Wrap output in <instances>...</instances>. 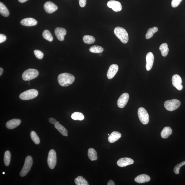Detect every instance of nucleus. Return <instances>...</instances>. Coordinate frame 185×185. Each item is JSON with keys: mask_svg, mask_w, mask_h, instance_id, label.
I'll return each instance as SVG.
<instances>
[{"mask_svg": "<svg viewBox=\"0 0 185 185\" xmlns=\"http://www.w3.org/2000/svg\"><path fill=\"white\" fill-rule=\"evenodd\" d=\"M75 80V77L71 74L65 73L60 74L58 77V81L61 86H68L73 84Z\"/></svg>", "mask_w": 185, "mask_h": 185, "instance_id": "f257e3e1", "label": "nucleus"}, {"mask_svg": "<svg viewBox=\"0 0 185 185\" xmlns=\"http://www.w3.org/2000/svg\"><path fill=\"white\" fill-rule=\"evenodd\" d=\"M3 174H5V172H3Z\"/></svg>", "mask_w": 185, "mask_h": 185, "instance_id": "37998d69", "label": "nucleus"}, {"mask_svg": "<svg viewBox=\"0 0 185 185\" xmlns=\"http://www.w3.org/2000/svg\"><path fill=\"white\" fill-rule=\"evenodd\" d=\"M158 31V28L157 27L149 28L147 30V33L146 34V38L149 39L151 38L153 36L154 34L157 32Z\"/></svg>", "mask_w": 185, "mask_h": 185, "instance_id": "a878e982", "label": "nucleus"}, {"mask_svg": "<svg viewBox=\"0 0 185 185\" xmlns=\"http://www.w3.org/2000/svg\"><path fill=\"white\" fill-rule=\"evenodd\" d=\"M146 58L147 62L146 68L147 71H149L151 70L153 65L154 58L153 54L152 52L148 53Z\"/></svg>", "mask_w": 185, "mask_h": 185, "instance_id": "dca6fc26", "label": "nucleus"}, {"mask_svg": "<svg viewBox=\"0 0 185 185\" xmlns=\"http://www.w3.org/2000/svg\"><path fill=\"white\" fill-rule=\"evenodd\" d=\"M44 7L48 14H51L56 11L58 9L57 6L51 1H47Z\"/></svg>", "mask_w": 185, "mask_h": 185, "instance_id": "f8f14e48", "label": "nucleus"}, {"mask_svg": "<svg viewBox=\"0 0 185 185\" xmlns=\"http://www.w3.org/2000/svg\"><path fill=\"white\" fill-rule=\"evenodd\" d=\"M182 0H172L171 1V6L173 8L177 7L180 5Z\"/></svg>", "mask_w": 185, "mask_h": 185, "instance_id": "c9c22d12", "label": "nucleus"}, {"mask_svg": "<svg viewBox=\"0 0 185 185\" xmlns=\"http://www.w3.org/2000/svg\"><path fill=\"white\" fill-rule=\"evenodd\" d=\"M35 55L38 59H41L43 57L44 54L42 52L38 50H35L34 51Z\"/></svg>", "mask_w": 185, "mask_h": 185, "instance_id": "f704fd0d", "label": "nucleus"}, {"mask_svg": "<svg viewBox=\"0 0 185 185\" xmlns=\"http://www.w3.org/2000/svg\"><path fill=\"white\" fill-rule=\"evenodd\" d=\"M49 121L50 123L52 124H55L57 123V121L55 119L52 118H50L49 119Z\"/></svg>", "mask_w": 185, "mask_h": 185, "instance_id": "58836bf2", "label": "nucleus"}, {"mask_svg": "<svg viewBox=\"0 0 185 185\" xmlns=\"http://www.w3.org/2000/svg\"><path fill=\"white\" fill-rule=\"evenodd\" d=\"M21 25L27 27H31L37 25L38 22L36 20L32 18H26L23 19L20 22Z\"/></svg>", "mask_w": 185, "mask_h": 185, "instance_id": "a211bd4d", "label": "nucleus"}, {"mask_svg": "<svg viewBox=\"0 0 185 185\" xmlns=\"http://www.w3.org/2000/svg\"><path fill=\"white\" fill-rule=\"evenodd\" d=\"M107 5L109 8H112L115 12H120L122 9V6L120 2L114 0L109 1Z\"/></svg>", "mask_w": 185, "mask_h": 185, "instance_id": "9d476101", "label": "nucleus"}, {"mask_svg": "<svg viewBox=\"0 0 185 185\" xmlns=\"http://www.w3.org/2000/svg\"><path fill=\"white\" fill-rule=\"evenodd\" d=\"M108 185H115V183L112 180H110L108 182Z\"/></svg>", "mask_w": 185, "mask_h": 185, "instance_id": "ea45409f", "label": "nucleus"}, {"mask_svg": "<svg viewBox=\"0 0 185 185\" xmlns=\"http://www.w3.org/2000/svg\"><path fill=\"white\" fill-rule=\"evenodd\" d=\"M75 184L77 185H89L87 181L82 176H79L75 180Z\"/></svg>", "mask_w": 185, "mask_h": 185, "instance_id": "bb28decb", "label": "nucleus"}, {"mask_svg": "<svg viewBox=\"0 0 185 185\" xmlns=\"http://www.w3.org/2000/svg\"><path fill=\"white\" fill-rule=\"evenodd\" d=\"M118 69L119 67L117 65L113 64L111 65L109 68L107 75L108 79H112L116 75L118 70Z\"/></svg>", "mask_w": 185, "mask_h": 185, "instance_id": "2eb2a0df", "label": "nucleus"}, {"mask_svg": "<svg viewBox=\"0 0 185 185\" xmlns=\"http://www.w3.org/2000/svg\"><path fill=\"white\" fill-rule=\"evenodd\" d=\"M151 180L149 176L145 174H142L139 175L135 178L134 180L139 184L149 182Z\"/></svg>", "mask_w": 185, "mask_h": 185, "instance_id": "6ab92c4d", "label": "nucleus"}, {"mask_svg": "<svg viewBox=\"0 0 185 185\" xmlns=\"http://www.w3.org/2000/svg\"><path fill=\"white\" fill-rule=\"evenodd\" d=\"M138 116L141 123L147 125L149 122V116L146 110L143 107H140L138 110Z\"/></svg>", "mask_w": 185, "mask_h": 185, "instance_id": "0eeeda50", "label": "nucleus"}, {"mask_svg": "<svg viewBox=\"0 0 185 185\" xmlns=\"http://www.w3.org/2000/svg\"><path fill=\"white\" fill-rule=\"evenodd\" d=\"M6 37L3 34H0V43H3L6 40Z\"/></svg>", "mask_w": 185, "mask_h": 185, "instance_id": "4c0bfd02", "label": "nucleus"}, {"mask_svg": "<svg viewBox=\"0 0 185 185\" xmlns=\"http://www.w3.org/2000/svg\"><path fill=\"white\" fill-rule=\"evenodd\" d=\"M172 82L173 86L179 91H181L183 89L181 84L182 80L181 78L178 75H174L173 76Z\"/></svg>", "mask_w": 185, "mask_h": 185, "instance_id": "9b49d317", "label": "nucleus"}, {"mask_svg": "<svg viewBox=\"0 0 185 185\" xmlns=\"http://www.w3.org/2000/svg\"><path fill=\"white\" fill-rule=\"evenodd\" d=\"M3 72V70L1 68H0V75H2Z\"/></svg>", "mask_w": 185, "mask_h": 185, "instance_id": "79ce46f5", "label": "nucleus"}, {"mask_svg": "<svg viewBox=\"0 0 185 185\" xmlns=\"http://www.w3.org/2000/svg\"><path fill=\"white\" fill-rule=\"evenodd\" d=\"M88 156L91 161L96 160L98 157L96 151L92 148L89 149L88 151Z\"/></svg>", "mask_w": 185, "mask_h": 185, "instance_id": "5701e85b", "label": "nucleus"}, {"mask_svg": "<svg viewBox=\"0 0 185 185\" xmlns=\"http://www.w3.org/2000/svg\"><path fill=\"white\" fill-rule=\"evenodd\" d=\"M39 73L37 70L33 69H29L25 70L23 73L22 78L23 80L25 81L34 79L38 77Z\"/></svg>", "mask_w": 185, "mask_h": 185, "instance_id": "20e7f679", "label": "nucleus"}, {"mask_svg": "<svg viewBox=\"0 0 185 185\" xmlns=\"http://www.w3.org/2000/svg\"><path fill=\"white\" fill-rule=\"evenodd\" d=\"M121 137V134L118 132L114 131L111 133L108 138V142L114 143L119 140Z\"/></svg>", "mask_w": 185, "mask_h": 185, "instance_id": "aec40b11", "label": "nucleus"}, {"mask_svg": "<svg viewBox=\"0 0 185 185\" xmlns=\"http://www.w3.org/2000/svg\"><path fill=\"white\" fill-rule=\"evenodd\" d=\"M31 138L33 142L36 144H38L40 143V139L37 134L34 131H32L31 133Z\"/></svg>", "mask_w": 185, "mask_h": 185, "instance_id": "473e14b6", "label": "nucleus"}, {"mask_svg": "<svg viewBox=\"0 0 185 185\" xmlns=\"http://www.w3.org/2000/svg\"><path fill=\"white\" fill-rule=\"evenodd\" d=\"M11 154L9 151H6L4 155V163L6 166H8L10 162Z\"/></svg>", "mask_w": 185, "mask_h": 185, "instance_id": "2f4dec72", "label": "nucleus"}, {"mask_svg": "<svg viewBox=\"0 0 185 185\" xmlns=\"http://www.w3.org/2000/svg\"><path fill=\"white\" fill-rule=\"evenodd\" d=\"M72 119L74 120H79L80 121L83 120L84 119V116L82 113L75 112L73 113L71 115Z\"/></svg>", "mask_w": 185, "mask_h": 185, "instance_id": "c85d7f7f", "label": "nucleus"}, {"mask_svg": "<svg viewBox=\"0 0 185 185\" xmlns=\"http://www.w3.org/2000/svg\"><path fill=\"white\" fill-rule=\"evenodd\" d=\"M180 102L177 99L168 100L165 102L164 105L165 108L168 111H173L177 110L180 106Z\"/></svg>", "mask_w": 185, "mask_h": 185, "instance_id": "423d86ee", "label": "nucleus"}, {"mask_svg": "<svg viewBox=\"0 0 185 185\" xmlns=\"http://www.w3.org/2000/svg\"><path fill=\"white\" fill-rule=\"evenodd\" d=\"M134 160L131 158L125 157L120 159L117 161V165L119 167H123L133 164Z\"/></svg>", "mask_w": 185, "mask_h": 185, "instance_id": "4468645a", "label": "nucleus"}, {"mask_svg": "<svg viewBox=\"0 0 185 185\" xmlns=\"http://www.w3.org/2000/svg\"><path fill=\"white\" fill-rule=\"evenodd\" d=\"M21 123L20 120L13 119L8 121L6 124V127L9 129H12L18 127Z\"/></svg>", "mask_w": 185, "mask_h": 185, "instance_id": "f3484780", "label": "nucleus"}, {"mask_svg": "<svg viewBox=\"0 0 185 185\" xmlns=\"http://www.w3.org/2000/svg\"><path fill=\"white\" fill-rule=\"evenodd\" d=\"M43 36L45 40L49 42H52L53 40V36L48 30H45L43 33Z\"/></svg>", "mask_w": 185, "mask_h": 185, "instance_id": "7c9ffc66", "label": "nucleus"}, {"mask_svg": "<svg viewBox=\"0 0 185 185\" xmlns=\"http://www.w3.org/2000/svg\"><path fill=\"white\" fill-rule=\"evenodd\" d=\"M129 94L127 93L123 94L118 100L117 104L118 107L121 108L125 107L129 101Z\"/></svg>", "mask_w": 185, "mask_h": 185, "instance_id": "1a4fd4ad", "label": "nucleus"}, {"mask_svg": "<svg viewBox=\"0 0 185 185\" xmlns=\"http://www.w3.org/2000/svg\"><path fill=\"white\" fill-rule=\"evenodd\" d=\"M55 127L62 135L66 136H68V131L62 125H60L59 122L57 121V123L55 124Z\"/></svg>", "mask_w": 185, "mask_h": 185, "instance_id": "4be33fe9", "label": "nucleus"}, {"mask_svg": "<svg viewBox=\"0 0 185 185\" xmlns=\"http://www.w3.org/2000/svg\"><path fill=\"white\" fill-rule=\"evenodd\" d=\"M90 51L94 53H101L104 51L103 47L99 46L94 45L90 47Z\"/></svg>", "mask_w": 185, "mask_h": 185, "instance_id": "c756f323", "label": "nucleus"}, {"mask_svg": "<svg viewBox=\"0 0 185 185\" xmlns=\"http://www.w3.org/2000/svg\"><path fill=\"white\" fill-rule=\"evenodd\" d=\"M79 5L81 7H84L86 4V0H79Z\"/></svg>", "mask_w": 185, "mask_h": 185, "instance_id": "e433bc0d", "label": "nucleus"}, {"mask_svg": "<svg viewBox=\"0 0 185 185\" xmlns=\"http://www.w3.org/2000/svg\"><path fill=\"white\" fill-rule=\"evenodd\" d=\"M184 165H185V161L177 164L176 165L175 167L174 168V173H175V174H177V175H178V174H179V171L180 168Z\"/></svg>", "mask_w": 185, "mask_h": 185, "instance_id": "72a5a7b5", "label": "nucleus"}, {"mask_svg": "<svg viewBox=\"0 0 185 185\" xmlns=\"http://www.w3.org/2000/svg\"><path fill=\"white\" fill-rule=\"evenodd\" d=\"M108 136H110V134H108Z\"/></svg>", "mask_w": 185, "mask_h": 185, "instance_id": "c03bdc74", "label": "nucleus"}, {"mask_svg": "<svg viewBox=\"0 0 185 185\" xmlns=\"http://www.w3.org/2000/svg\"><path fill=\"white\" fill-rule=\"evenodd\" d=\"M172 130L169 127H165L161 132V136L163 139H167L172 133Z\"/></svg>", "mask_w": 185, "mask_h": 185, "instance_id": "412c9836", "label": "nucleus"}, {"mask_svg": "<svg viewBox=\"0 0 185 185\" xmlns=\"http://www.w3.org/2000/svg\"><path fill=\"white\" fill-rule=\"evenodd\" d=\"M28 0H18V1L20 3H24L27 1Z\"/></svg>", "mask_w": 185, "mask_h": 185, "instance_id": "a19ab883", "label": "nucleus"}, {"mask_svg": "<svg viewBox=\"0 0 185 185\" xmlns=\"http://www.w3.org/2000/svg\"><path fill=\"white\" fill-rule=\"evenodd\" d=\"M33 164L32 158L31 156H28L26 158L24 165L22 169L20 175L21 177H23L27 175L31 169Z\"/></svg>", "mask_w": 185, "mask_h": 185, "instance_id": "39448f33", "label": "nucleus"}, {"mask_svg": "<svg viewBox=\"0 0 185 185\" xmlns=\"http://www.w3.org/2000/svg\"><path fill=\"white\" fill-rule=\"evenodd\" d=\"M47 163L50 169H53L55 168L57 163V156L56 152L53 149L50 150L49 152Z\"/></svg>", "mask_w": 185, "mask_h": 185, "instance_id": "6e6552de", "label": "nucleus"}, {"mask_svg": "<svg viewBox=\"0 0 185 185\" xmlns=\"http://www.w3.org/2000/svg\"><path fill=\"white\" fill-rule=\"evenodd\" d=\"M159 49L163 57H166L168 53L169 49L168 45L166 43H163L161 44Z\"/></svg>", "mask_w": 185, "mask_h": 185, "instance_id": "b1692460", "label": "nucleus"}, {"mask_svg": "<svg viewBox=\"0 0 185 185\" xmlns=\"http://www.w3.org/2000/svg\"><path fill=\"white\" fill-rule=\"evenodd\" d=\"M0 13L2 16L5 17H8L9 14L7 8L1 2L0 3Z\"/></svg>", "mask_w": 185, "mask_h": 185, "instance_id": "393cba45", "label": "nucleus"}, {"mask_svg": "<svg viewBox=\"0 0 185 185\" xmlns=\"http://www.w3.org/2000/svg\"><path fill=\"white\" fill-rule=\"evenodd\" d=\"M114 33L122 42L127 44L129 41V36L126 30L123 28L118 27L115 28Z\"/></svg>", "mask_w": 185, "mask_h": 185, "instance_id": "f03ea898", "label": "nucleus"}, {"mask_svg": "<svg viewBox=\"0 0 185 185\" xmlns=\"http://www.w3.org/2000/svg\"><path fill=\"white\" fill-rule=\"evenodd\" d=\"M38 91L35 89H31L21 94L19 98L22 100H29L35 98L38 95Z\"/></svg>", "mask_w": 185, "mask_h": 185, "instance_id": "7ed1b4c3", "label": "nucleus"}, {"mask_svg": "<svg viewBox=\"0 0 185 185\" xmlns=\"http://www.w3.org/2000/svg\"><path fill=\"white\" fill-rule=\"evenodd\" d=\"M84 43L88 44H91L94 43L95 41V38L92 36L86 35L83 38Z\"/></svg>", "mask_w": 185, "mask_h": 185, "instance_id": "cd10ccee", "label": "nucleus"}, {"mask_svg": "<svg viewBox=\"0 0 185 185\" xmlns=\"http://www.w3.org/2000/svg\"><path fill=\"white\" fill-rule=\"evenodd\" d=\"M67 33L66 29L64 28L58 27L56 28L55 31V34L58 40L60 41L64 40L65 36Z\"/></svg>", "mask_w": 185, "mask_h": 185, "instance_id": "ddd939ff", "label": "nucleus"}]
</instances>
